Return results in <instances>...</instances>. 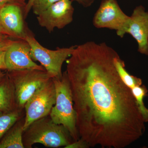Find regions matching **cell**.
Segmentation results:
<instances>
[{
  "instance_id": "obj_1",
  "label": "cell",
  "mask_w": 148,
  "mask_h": 148,
  "mask_svg": "<svg viewBox=\"0 0 148 148\" xmlns=\"http://www.w3.org/2000/svg\"><path fill=\"white\" fill-rule=\"evenodd\" d=\"M105 42L76 46L67 60L77 127L90 147L124 148L143 137L145 123L132 90L122 80Z\"/></svg>"
},
{
  "instance_id": "obj_2",
  "label": "cell",
  "mask_w": 148,
  "mask_h": 148,
  "mask_svg": "<svg viewBox=\"0 0 148 148\" xmlns=\"http://www.w3.org/2000/svg\"><path fill=\"white\" fill-rule=\"evenodd\" d=\"M74 141L68 130L53 122L49 115L32 123L23 135L24 148L38 143L49 147H65Z\"/></svg>"
},
{
  "instance_id": "obj_3",
  "label": "cell",
  "mask_w": 148,
  "mask_h": 148,
  "mask_svg": "<svg viewBox=\"0 0 148 148\" xmlns=\"http://www.w3.org/2000/svg\"><path fill=\"white\" fill-rule=\"evenodd\" d=\"M55 86L56 99L49 116L53 122L62 125L70 132L74 141L80 139L77 127L76 112L71 86L66 71L61 78H52Z\"/></svg>"
},
{
  "instance_id": "obj_4",
  "label": "cell",
  "mask_w": 148,
  "mask_h": 148,
  "mask_svg": "<svg viewBox=\"0 0 148 148\" xmlns=\"http://www.w3.org/2000/svg\"><path fill=\"white\" fill-rule=\"evenodd\" d=\"M25 40L30 45L33 60L39 62L52 78H61L62 66L72 55L76 46L58 47L55 50L48 49L42 45L29 31Z\"/></svg>"
},
{
  "instance_id": "obj_5",
  "label": "cell",
  "mask_w": 148,
  "mask_h": 148,
  "mask_svg": "<svg viewBox=\"0 0 148 148\" xmlns=\"http://www.w3.org/2000/svg\"><path fill=\"white\" fill-rule=\"evenodd\" d=\"M17 108L24 110L26 102L42 86L52 78L46 71L25 69L10 71Z\"/></svg>"
},
{
  "instance_id": "obj_6",
  "label": "cell",
  "mask_w": 148,
  "mask_h": 148,
  "mask_svg": "<svg viewBox=\"0 0 148 148\" xmlns=\"http://www.w3.org/2000/svg\"><path fill=\"white\" fill-rule=\"evenodd\" d=\"M56 99L55 86L51 78L38 89L26 102L24 106V131L34 121L49 115L55 105Z\"/></svg>"
},
{
  "instance_id": "obj_7",
  "label": "cell",
  "mask_w": 148,
  "mask_h": 148,
  "mask_svg": "<svg viewBox=\"0 0 148 148\" xmlns=\"http://www.w3.org/2000/svg\"><path fill=\"white\" fill-rule=\"evenodd\" d=\"M130 16L123 11L116 0H103L92 19V24L98 29L115 30L123 38L126 34Z\"/></svg>"
},
{
  "instance_id": "obj_8",
  "label": "cell",
  "mask_w": 148,
  "mask_h": 148,
  "mask_svg": "<svg viewBox=\"0 0 148 148\" xmlns=\"http://www.w3.org/2000/svg\"><path fill=\"white\" fill-rule=\"evenodd\" d=\"M74 12L71 0H61L38 15L37 21L40 26L51 33L56 28L62 29L71 24Z\"/></svg>"
},
{
  "instance_id": "obj_9",
  "label": "cell",
  "mask_w": 148,
  "mask_h": 148,
  "mask_svg": "<svg viewBox=\"0 0 148 148\" xmlns=\"http://www.w3.org/2000/svg\"><path fill=\"white\" fill-rule=\"evenodd\" d=\"M24 8L15 4L0 7V26L5 36L25 40L29 31L24 24Z\"/></svg>"
},
{
  "instance_id": "obj_10",
  "label": "cell",
  "mask_w": 148,
  "mask_h": 148,
  "mask_svg": "<svg viewBox=\"0 0 148 148\" xmlns=\"http://www.w3.org/2000/svg\"><path fill=\"white\" fill-rule=\"evenodd\" d=\"M6 69L9 71L25 69L46 71L42 66L34 61L31 55V48L25 40L14 41L6 50Z\"/></svg>"
},
{
  "instance_id": "obj_11",
  "label": "cell",
  "mask_w": 148,
  "mask_h": 148,
  "mask_svg": "<svg viewBox=\"0 0 148 148\" xmlns=\"http://www.w3.org/2000/svg\"><path fill=\"white\" fill-rule=\"evenodd\" d=\"M130 17L126 34L137 41L138 52L148 56V12L143 5L138 6Z\"/></svg>"
},
{
  "instance_id": "obj_12",
  "label": "cell",
  "mask_w": 148,
  "mask_h": 148,
  "mask_svg": "<svg viewBox=\"0 0 148 148\" xmlns=\"http://www.w3.org/2000/svg\"><path fill=\"white\" fill-rule=\"evenodd\" d=\"M25 117L16 122L0 142V148H24L23 135Z\"/></svg>"
},
{
  "instance_id": "obj_13",
  "label": "cell",
  "mask_w": 148,
  "mask_h": 148,
  "mask_svg": "<svg viewBox=\"0 0 148 148\" xmlns=\"http://www.w3.org/2000/svg\"><path fill=\"white\" fill-rule=\"evenodd\" d=\"M17 109L13 84L10 80H3L0 84V111L10 112Z\"/></svg>"
},
{
  "instance_id": "obj_14",
  "label": "cell",
  "mask_w": 148,
  "mask_h": 148,
  "mask_svg": "<svg viewBox=\"0 0 148 148\" xmlns=\"http://www.w3.org/2000/svg\"><path fill=\"white\" fill-rule=\"evenodd\" d=\"M24 117L23 110L17 109L10 112L0 111V139L16 122Z\"/></svg>"
},
{
  "instance_id": "obj_15",
  "label": "cell",
  "mask_w": 148,
  "mask_h": 148,
  "mask_svg": "<svg viewBox=\"0 0 148 148\" xmlns=\"http://www.w3.org/2000/svg\"><path fill=\"white\" fill-rule=\"evenodd\" d=\"M114 63L120 77L125 84L130 89L136 86L143 85L141 79L130 74L125 69L124 61L121 58L119 55L115 58Z\"/></svg>"
},
{
  "instance_id": "obj_16",
  "label": "cell",
  "mask_w": 148,
  "mask_h": 148,
  "mask_svg": "<svg viewBox=\"0 0 148 148\" xmlns=\"http://www.w3.org/2000/svg\"><path fill=\"white\" fill-rule=\"evenodd\" d=\"M132 94L136 99L138 109L145 123L148 122V109L145 106L144 98L148 92L145 86L142 85L131 89Z\"/></svg>"
},
{
  "instance_id": "obj_17",
  "label": "cell",
  "mask_w": 148,
  "mask_h": 148,
  "mask_svg": "<svg viewBox=\"0 0 148 148\" xmlns=\"http://www.w3.org/2000/svg\"><path fill=\"white\" fill-rule=\"evenodd\" d=\"M61 0H33L31 9L37 16L44 11L54 3Z\"/></svg>"
},
{
  "instance_id": "obj_18",
  "label": "cell",
  "mask_w": 148,
  "mask_h": 148,
  "mask_svg": "<svg viewBox=\"0 0 148 148\" xmlns=\"http://www.w3.org/2000/svg\"><path fill=\"white\" fill-rule=\"evenodd\" d=\"M90 147L88 143L80 138L78 140L74 141L73 142L65 147V148H88Z\"/></svg>"
},
{
  "instance_id": "obj_19",
  "label": "cell",
  "mask_w": 148,
  "mask_h": 148,
  "mask_svg": "<svg viewBox=\"0 0 148 148\" xmlns=\"http://www.w3.org/2000/svg\"><path fill=\"white\" fill-rule=\"evenodd\" d=\"M27 0H0V7L8 4H15L25 8Z\"/></svg>"
},
{
  "instance_id": "obj_20",
  "label": "cell",
  "mask_w": 148,
  "mask_h": 148,
  "mask_svg": "<svg viewBox=\"0 0 148 148\" xmlns=\"http://www.w3.org/2000/svg\"><path fill=\"white\" fill-rule=\"evenodd\" d=\"M7 49L0 50V74L1 73V70L6 69L5 61V55L6 50Z\"/></svg>"
},
{
  "instance_id": "obj_21",
  "label": "cell",
  "mask_w": 148,
  "mask_h": 148,
  "mask_svg": "<svg viewBox=\"0 0 148 148\" xmlns=\"http://www.w3.org/2000/svg\"><path fill=\"white\" fill-rule=\"evenodd\" d=\"M14 41L7 39L5 37L0 38V50L7 48Z\"/></svg>"
},
{
  "instance_id": "obj_22",
  "label": "cell",
  "mask_w": 148,
  "mask_h": 148,
  "mask_svg": "<svg viewBox=\"0 0 148 148\" xmlns=\"http://www.w3.org/2000/svg\"><path fill=\"white\" fill-rule=\"evenodd\" d=\"M71 1H76L84 8L89 7L92 5L94 1V0H71Z\"/></svg>"
},
{
  "instance_id": "obj_23",
  "label": "cell",
  "mask_w": 148,
  "mask_h": 148,
  "mask_svg": "<svg viewBox=\"0 0 148 148\" xmlns=\"http://www.w3.org/2000/svg\"><path fill=\"white\" fill-rule=\"evenodd\" d=\"M33 0H29L24 9V16L26 17L31 10V5Z\"/></svg>"
},
{
  "instance_id": "obj_24",
  "label": "cell",
  "mask_w": 148,
  "mask_h": 148,
  "mask_svg": "<svg viewBox=\"0 0 148 148\" xmlns=\"http://www.w3.org/2000/svg\"><path fill=\"white\" fill-rule=\"evenodd\" d=\"M5 35L4 34L1 27L0 26V38H4L5 36Z\"/></svg>"
},
{
  "instance_id": "obj_25",
  "label": "cell",
  "mask_w": 148,
  "mask_h": 148,
  "mask_svg": "<svg viewBox=\"0 0 148 148\" xmlns=\"http://www.w3.org/2000/svg\"><path fill=\"white\" fill-rule=\"evenodd\" d=\"M2 78L3 76L1 75V74H0V84L3 81V80L2 79Z\"/></svg>"
}]
</instances>
